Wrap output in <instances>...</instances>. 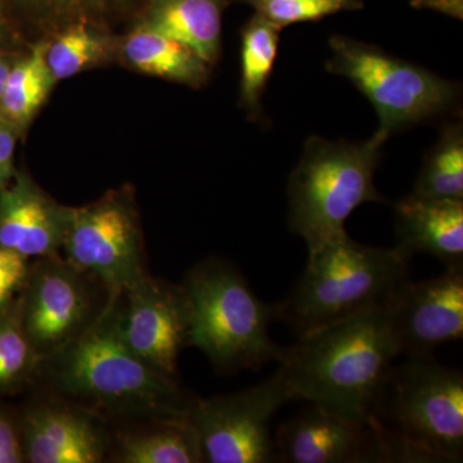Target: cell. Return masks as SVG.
Instances as JSON below:
<instances>
[{"label":"cell","mask_w":463,"mask_h":463,"mask_svg":"<svg viewBox=\"0 0 463 463\" xmlns=\"http://www.w3.org/2000/svg\"><path fill=\"white\" fill-rule=\"evenodd\" d=\"M399 355L383 306L298 339L279 367L292 401L377 425L381 392Z\"/></svg>","instance_id":"cell-1"},{"label":"cell","mask_w":463,"mask_h":463,"mask_svg":"<svg viewBox=\"0 0 463 463\" xmlns=\"http://www.w3.org/2000/svg\"><path fill=\"white\" fill-rule=\"evenodd\" d=\"M118 298L90 330L41 364L57 397L105 419L188 416L194 401L178 381L158 373L124 343Z\"/></svg>","instance_id":"cell-2"},{"label":"cell","mask_w":463,"mask_h":463,"mask_svg":"<svg viewBox=\"0 0 463 463\" xmlns=\"http://www.w3.org/2000/svg\"><path fill=\"white\" fill-rule=\"evenodd\" d=\"M411 257L394 248H371L347 233L309 251L300 279L281 303L277 321L298 339L385 306L390 295L410 279Z\"/></svg>","instance_id":"cell-3"},{"label":"cell","mask_w":463,"mask_h":463,"mask_svg":"<svg viewBox=\"0 0 463 463\" xmlns=\"http://www.w3.org/2000/svg\"><path fill=\"white\" fill-rule=\"evenodd\" d=\"M374 420L395 462H462L461 371L438 364L434 356L392 365Z\"/></svg>","instance_id":"cell-4"},{"label":"cell","mask_w":463,"mask_h":463,"mask_svg":"<svg viewBox=\"0 0 463 463\" xmlns=\"http://www.w3.org/2000/svg\"><path fill=\"white\" fill-rule=\"evenodd\" d=\"M183 288L191 303V346L224 373L281 362L285 347L272 340L276 304L258 298L233 264L210 258L194 265Z\"/></svg>","instance_id":"cell-5"},{"label":"cell","mask_w":463,"mask_h":463,"mask_svg":"<svg viewBox=\"0 0 463 463\" xmlns=\"http://www.w3.org/2000/svg\"><path fill=\"white\" fill-rule=\"evenodd\" d=\"M383 139L327 141L313 136L288 185V223L307 251L346 233L350 214L367 203H385L374 187Z\"/></svg>","instance_id":"cell-6"},{"label":"cell","mask_w":463,"mask_h":463,"mask_svg":"<svg viewBox=\"0 0 463 463\" xmlns=\"http://www.w3.org/2000/svg\"><path fill=\"white\" fill-rule=\"evenodd\" d=\"M330 48L326 69L349 79L373 103L380 118L374 136L383 141L395 130L443 114L458 97L455 84L374 45L334 35Z\"/></svg>","instance_id":"cell-7"},{"label":"cell","mask_w":463,"mask_h":463,"mask_svg":"<svg viewBox=\"0 0 463 463\" xmlns=\"http://www.w3.org/2000/svg\"><path fill=\"white\" fill-rule=\"evenodd\" d=\"M21 291V325L42 364L90 330L118 295L60 254L30 265Z\"/></svg>","instance_id":"cell-8"},{"label":"cell","mask_w":463,"mask_h":463,"mask_svg":"<svg viewBox=\"0 0 463 463\" xmlns=\"http://www.w3.org/2000/svg\"><path fill=\"white\" fill-rule=\"evenodd\" d=\"M65 259L121 294L147 276L138 210L128 187L109 191L83 207H71Z\"/></svg>","instance_id":"cell-9"},{"label":"cell","mask_w":463,"mask_h":463,"mask_svg":"<svg viewBox=\"0 0 463 463\" xmlns=\"http://www.w3.org/2000/svg\"><path fill=\"white\" fill-rule=\"evenodd\" d=\"M291 401L279 367L243 392L192 402L188 419L199 437L203 462H279L270 421Z\"/></svg>","instance_id":"cell-10"},{"label":"cell","mask_w":463,"mask_h":463,"mask_svg":"<svg viewBox=\"0 0 463 463\" xmlns=\"http://www.w3.org/2000/svg\"><path fill=\"white\" fill-rule=\"evenodd\" d=\"M118 325L128 347L158 373L178 381L191 346V303L183 285L147 276L118 294Z\"/></svg>","instance_id":"cell-11"},{"label":"cell","mask_w":463,"mask_h":463,"mask_svg":"<svg viewBox=\"0 0 463 463\" xmlns=\"http://www.w3.org/2000/svg\"><path fill=\"white\" fill-rule=\"evenodd\" d=\"M383 307L401 355L432 356L439 346L462 339L463 269L419 282L405 279Z\"/></svg>","instance_id":"cell-12"},{"label":"cell","mask_w":463,"mask_h":463,"mask_svg":"<svg viewBox=\"0 0 463 463\" xmlns=\"http://www.w3.org/2000/svg\"><path fill=\"white\" fill-rule=\"evenodd\" d=\"M274 441L279 462H394L379 426L344 419L312 403L282 422Z\"/></svg>","instance_id":"cell-13"},{"label":"cell","mask_w":463,"mask_h":463,"mask_svg":"<svg viewBox=\"0 0 463 463\" xmlns=\"http://www.w3.org/2000/svg\"><path fill=\"white\" fill-rule=\"evenodd\" d=\"M20 434L25 462L99 463L111 453L105 417L60 397L27 408Z\"/></svg>","instance_id":"cell-14"},{"label":"cell","mask_w":463,"mask_h":463,"mask_svg":"<svg viewBox=\"0 0 463 463\" xmlns=\"http://www.w3.org/2000/svg\"><path fill=\"white\" fill-rule=\"evenodd\" d=\"M71 207L60 205L26 176L0 188V246L23 257L48 258L62 251Z\"/></svg>","instance_id":"cell-15"},{"label":"cell","mask_w":463,"mask_h":463,"mask_svg":"<svg viewBox=\"0 0 463 463\" xmlns=\"http://www.w3.org/2000/svg\"><path fill=\"white\" fill-rule=\"evenodd\" d=\"M398 246L408 257L431 255L446 269H463V201L411 196L395 206Z\"/></svg>","instance_id":"cell-16"},{"label":"cell","mask_w":463,"mask_h":463,"mask_svg":"<svg viewBox=\"0 0 463 463\" xmlns=\"http://www.w3.org/2000/svg\"><path fill=\"white\" fill-rule=\"evenodd\" d=\"M114 461L123 463L203 462L197 432L188 416L148 417L112 439Z\"/></svg>","instance_id":"cell-17"},{"label":"cell","mask_w":463,"mask_h":463,"mask_svg":"<svg viewBox=\"0 0 463 463\" xmlns=\"http://www.w3.org/2000/svg\"><path fill=\"white\" fill-rule=\"evenodd\" d=\"M224 0H151L146 25L212 65L221 54Z\"/></svg>","instance_id":"cell-18"},{"label":"cell","mask_w":463,"mask_h":463,"mask_svg":"<svg viewBox=\"0 0 463 463\" xmlns=\"http://www.w3.org/2000/svg\"><path fill=\"white\" fill-rule=\"evenodd\" d=\"M121 54L138 71L176 83L201 87L209 78V63L146 24L125 39Z\"/></svg>","instance_id":"cell-19"},{"label":"cell","mask_w":463,"mask_h":463,"mask_svg":"<svg viewBox=\"0 0 463 463\" xmlns=\"http://www.w3.org/2000/svg\"><path fill=\"white\" fill-rule=\"evenodd\" d=\"M47 42H41L32 52L11 67L0 99V118L24 132L42 108L56 84L45 63Z\"/></svg>","instance_id":"cell-20"},{"label":"cell","mask_w":463,"mask_h":463,"mask_svg":"<svg viewBox=\"0 0 463 463\" xmlns=\"http://www.w3.org/2000/svg\"><path fill=\"white\" fill-rule=\"evenodd\" d=\"M281 30L258 14L243 27L240 97L251 115L261 114V97L272 75Z\"/></svg>","instance_id":"cell-21"},{"label":"cell","mask_w":463,"mask_h":463,"mask_svg":"<svg viewBox=\"0 0 463 463\" xmlns=\"http://www.w3.org/2000/svg\"><path fill=\"white\" fill-rule=\"evenodd\" d=\"M425 199L463 201V129L446 125L429 152L412 192Z\"/></svg>","instance_id":"cell-22"},{"label":"cell","mask_w":463,"mask_h":463,"mask_svg":"<svg viewBox=\"0 0 463 463\" xmlns=\"http://www.w3.org/2000/svg\"><path fill=\"white\" fill-rule=\"evenodd\" d=\"M111 51V42L103 33L78 24L67 27L53 41L47 42L45 63L57 83L100 65L108 60Z\"/></svg>","instance_id":"cell-23"},{"label":"cell","mask_w":463,"mask_h":463,"mask_svg":"<svg viewBox=\"0 0 463 463\" xmlns=\"http://www.w3.org/2000/svg\"><path fill=\"white\" fill-rule=\"evenodd\" d=\"M41 364L21 325L18 301L9 304L0 310V392L25 381Z\"/></svg>","instance_id":"cell-24"},{"label":"cell","mask_w":463,"mask_h":463,"mask_svg":"<svg viewBox=\"0 0 463 463\" xmlns=\"http://www.w3.org/2000/svg\"><path fill=\"white\" fill-rule=\"evenodd\" d=\"M258 14L279 27L309 23L364 7L362 0H243Z\"/></svg>","instance_id":"cell-25"},{"label":"cell","mask_w":463,"mask_h":463,"mask_svg":"<svg viewBox=\"0 0 463 463\" xmlns=\"http://www.w3.org/2000/svg\"><path fill=\"white\" fill-rule=\"evenodd\" d=\"M29 270V259L0 246V310L8 307L14 295L23 289Z\"/></svg>","instance_id":"cell-26"},{"label":"cell","mask_w":463,"mask_h":463,"mask_svg":"<svg viewBox=\"0 0 463 463\" xmlns=\"http://www.w3.org/2000/svg\"><path fill=\"white\" fill-rule=\"evenodd\" d=\"M25 462L20 430L14 422L0 414V463Z\"/></svg>","instance_id":"cell-27"},{"label":"cell","mask_w":463,"mask_h":463,"mask_svg":"<svg viewBox=\"0 0 463 463\" xmlns=\"http://www.w3.org/2000/svg\"><path fill=\"white\" fill-rule=\"evenodd\" d=\"M17 130L0 118V188L5 187L14 175V154Z\"/></svg>","instance_id":"cell-28"},{"label":"cell","mask_w":463,"mask_h":463,"mask_svg":"<svg viewBox=\"0 0 463 463\" xmlns=\"http://www.w3.org/2000/svg\"><path fill=\"white\" fill-rule=\"evenodd\" d=\"M106 0H35L44 11H50L61 16H72L90 8H96Z\"/></svg>","instance_id":"cell-29"},{"label":"cell","mask_w":463,"mask_h":463,"mask_svg":"<svg viewBox=\"0 0 463 463\" xmlns=\"http://www.w3.org/2000/svg\"><path fill=\"white\" fill-rule=\"evenodd\" d=\"M411 5L419 9H432L457 20L463 17V0H411Z\"/></svg>","instance_id":"cell-30"},{"label":"cell","mask_w":463,"mask_h":463,"mask_svg":"<svg viewBox=\"0 0 463 463\" xmlns=\"http://www.w3.org/2000/svg\"><path fill=\"white\" fill-rule=\"evenodd\" d=\"M11 67L5 58L0 57V99H2L3 90H5V81H7Z\"/></svg>","instance_id":"cell-31"},{"label":"cell","mask_w":463,"mask_h":463,"mask_svg":"<svg viewBox=\"0 0 463 463\" xmlns=\"http://www.w3.org/2000/svg\"><path fill=\"white\" fill-rule=\"evenodd\" d=\"M0 33H2V25H0Z\"/></svg>","instance_id":"cell-32"}]
</instances>
